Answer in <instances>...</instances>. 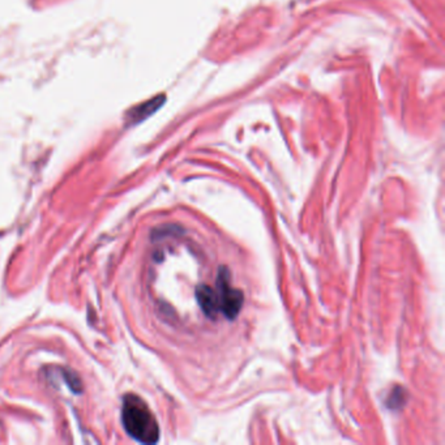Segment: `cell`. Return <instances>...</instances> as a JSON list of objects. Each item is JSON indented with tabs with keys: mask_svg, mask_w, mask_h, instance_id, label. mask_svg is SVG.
Here are the masks:
<instances>
[{
	"mask_svg": "<svg viewBox=\"0 0 445 445\" xmlns=\"http://www.w3.org/2000/svg\"><path fill=\"white\" fill-rule=\"evenodd\" d=\"M122 421L131 437L144 444H154L160 437L158 422L146 403L135 394H128L123 400Z\"/></svg>",
	"mask_w": 445,
	"mask_h": 445,
	"instance_id": "cell-1",
	"label": "cell"
},
{
	"mask_svg": "<svg viewBox=\"0 0 445 445\" xmlns=\"http://www.w3.org/2000/svg\"><path fill=\"white\" fill-rule=\"evenodd\" d=\"M196 298L204 313L209 317H216L220 313V301L216 289L207 285H201L196 290Z\"/></svg>",
	"mask_w": 445,
	"mask_h": 445,
	"instance_id": "cell-3",
	"label": "cell"
},
{
	"mask_svg": "<svg viewBox=\"0 0 445 445\" xmlns=\"http://www.w3.org/2000/svg\"><path fill=\"white\" fill-rule=\"evenodd\" d=\"M216 291L220 301V312L223 313L229 320H234L243 306L244 296L241 290L231 287L227 269L222 268L218 273Z\"/></svg>",
	"mask_w": 445,
	"mask_h": 445,
	"instance_id": "cell-2",
	"label": "cell"
}]
</instances>
